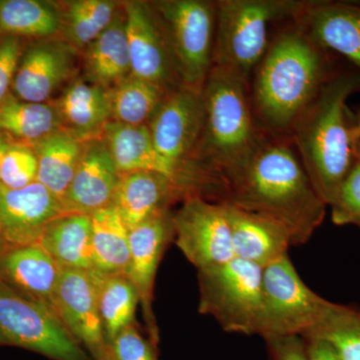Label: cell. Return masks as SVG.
Wrapping results in <instances>:
<instances>
[{
    "label": "cell",
    "mask_w": 360,
    "mask_h": 360,
    "mask_svg": "<svg viewBox=\"0 0 360 360\" xmlns=\"http://www.w3.org/2000/svg\"><path fill=\"white\" fill-rule=\"evenodd\" d=\"M200 314L210 315L226 333L260 335L262 269L234 257L198 270Z\"/></svg>",
    "instance_id": "8992f818"
},
{
    "label": "cell",
    "mask_w": 360,
    "mask_h": 360,
    "mask_svg": "<svg viewBox=\"0 0 360 360\" xmlns=\"http://www.w3.org/2000/svg\"><path fill=\"white\" fill-rule=\"evenodd\" d=\"M9 248H11V246L7 243L4 226H2L1 221H0V255H4Z\"/></svg>",
    "instance_id": "b9f144b4"
},
{
    "label": "cell",
    "mask_w": 360,
    "mask_h": 360,
    "mask_svg": "<svg viewBox=\"0 0 360 360\" xmlns=\"http://www.w3.org/2000/svg\"><path fill=\"white\" fill-rule=\"evenodd\" d=\"M13 141H11V137L4 132H0V168H1L2 160H4V155L11 148Z\"/></svg>",
    "instance_id": "ab89813d"
},
{
    "label": "cell",
    "mask_w": 360,
    "mask_h": 360,
    "mask_svg": "<svg viewBox=\"0 0 360 360\" xmlns=\"http://www.w3.org/2000/svg\"><path fill=\"white\" fill-rule=\"evenodd\" d=\"M310 4L296 0L217 2L212 66L231 71L248 82L266 51L269 23L302 14Z\"/></svg>",
    "instance_id": "5b68a950"
},
{
    "label": "cell",
    "mask_w": 360,
    "mask_h": 360,
    "mask_svg": "<svg viewBox=\"0 0 360 360\" xmlns=\"http://www.w3.org/2000/svg\"><path fill=\"white\" fill-rule=\"evenodd\" d=\"M165 32L181 85L202 91L213 65L215 4L201 0L151 4Z\"/></svg>",
    "instance_id": "52a82bcc"
},
{
    "label": "cell",
    "mask_w": 360,
    "mask_h": 360,
    "mask_svg": "<svg viewBox=\"0 0 360 360\" xmlns=\"http://www.w3.org/2000/svg\"><path fill=\"white\" fill-rule=\"evenodd\" d=\"M322 51L305 33L291 30L264 54L253 96L258 113L272 129H292L330 77Z\"/></svg>",
    "instance_id": "3957f363"
},
{
    "label": "cell",
    "mask_w": 360,
    "mask_h": 360,
    "mask_svg": "<svg viewBox=\"0 0 360 360\" xmlns=\"http://www.w3.org/2000/svg\"><path fill=\"white\" fill-rule=\"evenodd\" d=\"M91 272L96 281L99 314L108 345L122 329L134 324L139 295L125 274H103L96 270Z\"/></svg>",
    "instance_id": "83f0119b"
},
{
    "label": "cell",
    "mask_w": 360,
    "mask_h": 360,
    "mask_svg": "<svg viewBox=\"0 0 360 360\" xmlns=\"http://www.w3.org/2000/svg\"><path fill=\"white\" fill-rule=\"evenodd\" d=\"M307 360H341L335 350L326 341L315 338H302Z\"/></svg>",
    "instance_id": "f35d334b"
},
{
    "label": "cell",
    "mask_w": 360,
    "mask_h": 360,
    "mask_svg": "<svg viewBox=\"0 0 360 360\" xmlns=\"http://www.w3.org/2000/svg\"><path fill=\"white\" fill-rule=\"evenodd\" d=\"M60 6L39 0H0V32L51 39L60 32Z\"/></svg>",
    "instance_id": "f1b7e54d"
},
{
    "label": "cell",
    "mask_w": 360,
    "mask_h": 360,
    "mask_svg": "<svg viewBox=\"0 0 360 360\" xmlns=\"http://www.w3.org/2000/svg\"><path fill=\"white\" fill-rule=\"evenodd\" d=\"M125 30L129 42L131 75L163 89L179 86L165 32L151 4L142 1H125Z\"/></svg>",
    "instance_id": "7c38bea8"
},
{
    "label": "cell",
    "mask_w": 360,
    "mask_h": 360,
    "mask_svg": "<svg viewBox=\"0 0 360 360\" xmlns=\"http://www.w3.org/2000/svg\"><path fill=\"white\" fill-rule=\"evenodd\" d=\"M61 214L60 201L39 181L20 189L0 186V221L11 246L39 245L45 227Z\"/></svg>",
    "instance_id": "2e32d148"
},
{
    "label": "cell",
    "mask_w": 360,
    "mask_h": 360,
    "mask_svg": "<svg viewBox=\"0 0 360 360\" xmlns=\"http://www.w3.org/2000/svg\"><path fill=\"white\" fill-rule=\"evenodd\" d=\"M330 207L333 224L355 225L360 229V160L355 161L343 180Z\"/></svg>",
    "instance_id": "e575fe53"
},
{
    "label": "cell",
    "mask_w": 360,
    "mask_h": 360,
    "mask_svg": "<svg viewBox=\"0 0 360 360\" xmlns=\"http://www.w3.org/2000/svg\"><path fill=\"white\" fill-rule=\"evenodd\" d=\"M61 9L60 33L77 51H84L115 20L120 4L110 0H75Z\"/></svg>",
    "instance_id": "4dcf8cb0"
},
{
    "label": "cell",
    "mask_w": 360,
    "mask_h": 360,
    "mask_svg": "<svg viewBox=\"0 0 360 360\" xmlns=\"http://www.w3.org/2000/svg\"><path fill=\"white\" fill-rule=\"evenodd\" d=\"M331 305L303 283L288 255L262 269V338L305 335Z\"/></svg>",
    "instance_id": "9c48e42d"
},
{
    "label": "cell",
    "mask_w": 360,
    "mask_h": 360,
    "mask_svg": "<svg viewBox=\"0 0 360 360\" xmlns=\"http://www.w3.org/2000/svg\"><path fill=\"white\" fill-rule=\"evenodd\" d=\"M359 90L360 75H330L292 127L303 167L326 205L335 202L343 180L357 160L347 101Z\"/></svg>",
    "instance_id": "7a4b0ae2"
},
{
    "label": "cell",
    "mask_w": 360,
    "mask_h": 360,
    "mask_svg": "<svg viewBox=\"0 0 360 360\" xmlns=\"http://www.w3.org/2000/svg\"><path fill=\"white\" fill-rule=\"evenodd\" d=\"M84 51V79L90 84L110 89L131 75L122 4L111 25Z\"/></svg>",
    "instance_id": "cb8c5ba5"
},
{
    "label": "cell",
    "mask_w": 360,
    "mask_h": 360,
    "mask_svg": "<svg viewBox=\"0 0 360 360\" xmlns=\"http://www.w3.org/2000/svg\"><path fill=\"white\" fill-rule=\"evenodd\" d=\"M355 155H356V160H360V141L355 146Z\"/></svg>",
    "instance_id": "ee69618b"
},
{
    "label": "cell",
    "mask_w": 360,
    "mask_h": 360,
    "mask_svg": "<svg viewBox=\"0 0 360 360\" xmlns=\"http://www.w3.org/2000/svg\"><path fill=\"white\" fill-rule=\"evenodd\" d=\"M39 245L61 269L94 270L90 215H59L45 227Z\"/></svg>",
    "instance_id": "d4e9b609"
},
{
    "label": "cell",
    "mask_w": 360,
    "mask_h": 360,
    "mask_svg": "<svg viewBox=\"0 0 360 360\" xmlns=\"http://www.w3.org/2000/svg\"><path fill=\"white\" fill-rule=\"evenodd\" d=\"M174 238V214L163 210L129 231L130 257L127 278L134 284L143 311L150 340L158 345V328L153 311L156 270L165 248Z\"/></svg>",
    "instance_id": "5bb4252c"
},
{
    "label": "cell",
    "mask_w": 360,
    "mask_h": 360,
    "mask_svg": "<svg viewBox=\"0 0 360 360\" xmlns=\"http://www.w3.org/2000/svg\"><path fill=\"white\" fill-rule=\"evenodd\" d=\"M108 90L111 120L134 127L148 125L168 92L131 75Z\"/></svg>",
    "instance_id": "1f68e13d"
},
{
    "label": "cell",
    "mask_w": 360,
    "mask_h": 360,
    "mask_svg": "<svg viewBox=\"0 0 360 360\" xmlns=\"http://www.w3.org/2000/svg\"><path fill=\"white\" fill-rule=\"evenodd\" d=\"M84 146V142L63 129L56 130L30 144L39 165L37 181L46 187L60 202L77 172Z\"/></svg>",
    "instance_id": "484cf974"
},
{
    "label": "cell",
    "mask_w": 360,
    "mask_h": 360,
    "mask_svg": "<svg viewBox=\"0 0 360 360\" xmlns=\"http://www.w3.org/2000/svg\"><path fill=\"white\" fill-rule=\"evenodd\" d=\"M220 202L258 213L290 232L292 245H302L326 217V203L315 191L292 149L262 139L241 167L224 177Z\"/></svg>",
    "instance_id": "6da1fadb"
},
{
    "label": "cell",
    "mask_w": 360,
    "mask_h": 360,
    "mask_svg": "<svg viewBox=\"0 0 360 360\" xmlns=\"http://www.w3.org/2000/svg\"><path fill=\"white\" fill-rule=\"evenodd\" d=\"M202 122L201 91L179 85L165 94L148 127L156 150L167 162L213 191L217 179L193 162Z\"/></svg>",
    "instance_id": "30bf717a"
},
{
    "label": "cell",
    "mask_w": 360,
    "mask_h": 360,
    "mask_svg": "<svg viewBox=\"0 0 360 360\" xmlns=\"http://www.w3.org/2000/svg\"><path fill=\"white\" fill-rule=\"evenodd\" d=\"M77 49L63 39H45L28 47L14 77L16 98L44 103L65 84L75 68Z\"/></svg>",
    "instance_id": "9a60e30c"
},
{
    "label": "cell",
    "mask_w": 360,
    "mask_h": 360,
    "mask_svg": "<svg viewBox=\"0 0 360 360\" xmlns=\"http://www.w3.org/2000/svg\"><path fill=\"white\" fill-rule=\"evenodd\" d=\"M302 14L305 34L315 44L342 54L360 70V4L311 2Z\"/></svg>",
    "instance_id": "44dd1931"
},
{
    "label": "cell",
    "mask_w": 360,
    "mask_h": 360,
    "mask_svg": "<svg viewBox=\"0 0 360 360\" xmlns=\"http://www.w3.org/2000/svg\"><path fill=\"white\" fill-rule=\"evenodd\" d=\"M58 129L60 120L52 103H27L11 94L0 105V132L22 143L30 146Z\"/></svg>",
    "instance_id": "f546056e"
},
{
    "label": "cell",
    "mask_w": 360,
    "mask_h": 360,
    "mask_svg": "<svg viewBox=\"0 0 360 360\" xmlns=\"http://www.w3.org/2000/svg\"><path fill=\"white\" fill-rule=\"evenodd\" d=\"M352 137L355 146L360 141V118L356 124L352 127Z\"/></svg>",
    "instance_id": "7bdbcfd3"
},
{
    "label": "cell",
    "mask_w": 360,
    "mask_h": 360,
    "mask_svg": "<svg viewBox=\"0 0 360 360\" xmlns=\"http://www.w3.org/2000/svg\"><path fill=\"white\" fill-rule=\"evenodd\" d=\"M108 347L117 360H158L156 345L146 340L135 324L122 329Z\"/></svg>",
    "instance_id": "d590c367"
},
{
    "label": "cell",
    "mask_w": 360,
    "mask_h": 360,
    "mask_svg": "<svg viewBox=\"0 0 360 360\" xmlns=\"http://www.w3.org/2000/svg\"><path fill=\"white\" fill-rule=\"evenodd\" d=\"M174 226L176 245L198 270L224 264L236 257L221 202L191 196L174 214Z\"/></svg>",
    "instance_id": "8fae6325"
},
{
    "label": "cell",
    "mask_w": 360,
    "mask_h": 360,
    "mask_svg": "<svg viewBox=\"0 0 360 360\" xmlns=\"http://www.w3.org/2000/svg\"><path fill=\"white\" fill-rule=\"evenodd\" d=\"M91 217L94 270L103 274H125L129 269V229L112 206Z\"/></svg>",
    "instance_id": "4316f807"
},
{
    "label": "cell",
    "mask_w": 360,
    "mask_h": 360,
    "mask_svg": "<svg viewBox=\"0 0 360 360\" xmlns=\"http://www.w3.org/2000/svg\"><path fill=\"white\" fill-rule=\"evenodd\" d=\"M264 340L272 360H307L302 336H271Z\"/></svg>",
    "instance_id": "74e56055"
},
{
    "label": "cell",
    "mask_w": 360,
    "mask_h": 360,
    "mask_svg": "<svg viewBox=\"0 0 360 360\" xmlns=\"http://www.w3.org/2000/svg\"><path fill=\"white\" fill-rule=\"evenodd\" d=\"M39 165L30 144L13 142L0 168V186L8 189H20L37 181Z\"/></svg>",
    "instance_id": "836d02e7"
},
{
    "label": "cell",
    "mask_w": 360,
    "mask_h": 360,
    "mask_svg": "<svg viewBox=\"0 0 360 360\" xmlns=\"http://www.w3.org/2000/svg\"><path fill=\"white\" fill-rule=\"evenodd\" d=\"M101 139L120 174L134 172H151L175 180L193 193L202 186L167 162L156 150L148 125L122 124L108 122Z\"/></svg>",
    "instance_id": "ac0fdd59"
},
{
    "label": "cell",
    "mask_w": 360,
    "mask_h": 360,
    "mask_svg": "<svg viewBox=\"0 0 360 360\" xmlns=\"http://www.w3.org/2000/svg\"><path fill=\"white\" fill-rule=\"evenodd\" d=\"M193 195L186 186L158 172H129L120 174L111 206L130 231L168 210L177 198L184 196L186 200Z\"/></svg>",
    "instance_id": "d6986e66"
},
{
    "label": "cell",
    "mask_w": 360,
    "mask_h": 360,
    "mask_svg": "<svg viewBox=\"0 0 360 360\" xmlns=\"http://www.w3.org/2000/svg\"><path fill=\"white\" fill-rule=\"evenodd\" d=\"M221 203L231 226L236 257L264 269L288 255L292 239L283 225L231 203Z\"/></svg>",
    "instance_id": "ffe728a7"
},
{
    "label": "cell",
    "mask_w": 360,
    "mask_h": 360,
    "mask_svg": "<svg viewBox=\"0 0 360 360\" xmlns=\"http://www.w3.org/2000/svg\"><path fill=\"white\" fill-rule=\"evenodd\" d=\"M52 309L92 359L108 345L91 270L61 269Z\"/></svg>",
    "instance_id": "4fadbf2b"
},
{
    "label": "cell",
    "mask_w": 360,
    "mask_h": 360,
    "mask_svg": "<svg viewBox=\"0 0 360 360\" xmlns=\"http://www.w3.org/2000/svg\"><path fill=\"white\" fill-rule=\"evenodd\" d=\"M246 85L238 75L212 66L201 91L202 129L193 162L222 181L245 162L262 141Z\"/></svg>",
    "instance_id": "277c9868"
},
{
    "label": "cell",
    "mask_w": 360,
    "mask_h": 360,
    "mask_svg": "<svg viewBox=\"0 0 360 360\" xmlns=\"http://www.w3.org/2000/svg\"><path fill=\"white\" fill-rule=\"evenodd\" d=\"M94 360H117L115 359V355L111 352L110 347L106 345L105 347L99 352L98 354L94 357Z\"/></svg>",
    "instance_id": "60d3db41"
},
{
    "label": "cell",
    "mask_w": 360,
    "mask_h": 360,
    "mask_svg": "<svg viewBox=\"0 0 360 360\" xmlns=\"http://www.w3.org/2000/svg\"><path fill=\"white\" fill-rule=\"evenodd\" d=\"M60 271L39 245L11 246L0 255V277L21 295L51 309Z\"/></svg>",
    "instance_id": "7402d4cb"
},
{
    "label": "cell",
    "mask_w": 360,
    "mask_h": 360,
    "mask_svg": "<svg viewBox=\"0 0 360 360\" xmlns=\"http://www.w3.org/2000/svg\"><path fill=\"white\" fill-rule=\"evenodd\" d=\"M120 174L101 137L85 141L65 198V213L91 215L112 205Z\"/></svg>",
    "instance_id": "e0dca14e"
},
{
    "label": "cell",
    "mask_w": 360,
    "mask_h": 360,
    "mask_svg": "<svg viewBox=\"0 0 360 360\" xmlns=\"http://www.w3.org/2000/svg\"><path fill=\"white\" fill-rule=\"evenodd\" d=\"M302 338L326 341L341 360H360V310L333 302L321 322Z\"/></svg>",
    "instance_id": "d6a6232c"
},
{
    "label": "cell",
    "mask_w": 360,
    "mask_h": 360,
    "mask_svg": "<svg viewBox=\"0 0 360 360\" xmlns=\"http://www.w3.org/2000/svg\"><path fill=\"white\" fill-rule=\"evenodd\" d=\"M53 104L61 129L80 141L98 139L111 120L110 90L77 78L65 87Z\"/></svg>",
    "instance_id": "603a6c76"
},
{
    "label": "cell",
    "mask_w": 360,
    "mask_h": 360,
    "mask_svg": "<svg viewBox=\"0 0 360 360\" xmlns=\"http://www.w3.org/2000/svg\"><path fill=\"white\" fill-rule=\"evenodd\" d=\"M22 54L20 37L6 35L0 40V105L11 96Z\"/></svg>",
    "instance_id": "8d00e7d4"
},
{
    "label": "cell",
    "mask_w": 360,
    "mask_h": 360,
    "mask_svg": "<svg viewBox=\"0 0 360 360\" xmlns=\"http://www.w3.org/2000/svg\"><path fill=\"white\" fill-rule=\"evenodd\" d=\"M0 345L52 360H94L53 310L21 295L0 277Z\"/></svg>",
    "instance_id": "ba28073f"
}]
</instances>
